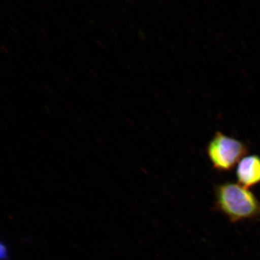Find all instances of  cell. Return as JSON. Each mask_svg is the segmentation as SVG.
I'll return each mask as SVG.
<instances>
[{
  "mask_svg": "<svg viewBox=\"0 0 260 260\" xmlns=\"http://www.w3.org/2000/svg\"><path fill=\"white\" fill-rule=\"evenodd\" d=\"M214 209L231 223L255 220L260 217V202L252 191L242 185L226 181L214 187Z\"/></svg>",
  "mask_w": 260,
  "mask_h": 260,
  "instance_id": "1",
  "label": "cell"
},
{
  "mask_svg": "<svg viewBox=\"0 0 260 260\" xmlns=\"http://www.w3.org/2000/svg\"><path fill=\"white\" fill-rule=\"evenodd\" d=\"M206 154L213 170L228 172L248 153L245 143L217 131L206 146Z\"/></svg>",
  "mask_w": 260,
  "mask_h": 260,
  "instance_id": "2",
  "label": "cell"
},
{
  "mask_svg": "<svg viewBox=\"0 0 260 260\" xmlns=\"http://www.w3.org/2000/svg\"><path fill=\"white\" fill-rule=\"evenodd\" d=\"M236 175L239 184L251 188L260 184V157L246 155L237 164Z\"/></svg>",
  "mask_w": 260,
  "mask_h": 260,
  "instance_id": "3",
  "label": "cell"
},
{
  "mask_svg": "<svg viewBox=\"0 0 260 260\" xmlns=\"http://www.w3.org/2000/svg\"><path fill=\"white\" fill-rule=\"evenodd\" d=\"M0 254H1L2 260H7L9 257V249L7 245L6 244L1 243V246H0Z\"/></svg>",
  "mask_w": 260,
  "mask_h": 260,
  "instance_id": "4",
  "label": "cell"
}]
</instances>
